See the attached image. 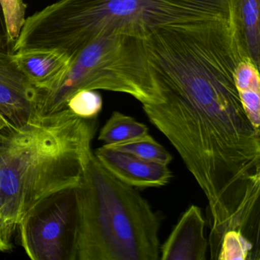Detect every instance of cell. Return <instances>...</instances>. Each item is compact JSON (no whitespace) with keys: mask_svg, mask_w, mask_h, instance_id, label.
<instances>
[{"mask_svg":"<svg viewBox=\"0 0 260 260\" xmlns=\"http://www.w3.org/2000/svg\"><path fill=\"white\" fill-rule=\"evenodd\" d=\"M97 127L66 108L0 130V214L13 229L48 196L81 184Z\"/></svg>","mask_w":260,"mask_h":260,"instance_id":"obj_1","label":"cell"},{"mask_svg":"<svg viewBox=\"0 0 260 260\" xmlns=\"http://www.w3.org/2000/svg\"><path fill=\"white\" fill-rule=\"evenodd\" d=\"M229 17L226 0H59L27 18L19 49H54L71 60L100 35L144 40L155 29Z\"/></svg>","mask_w":260,"mask_h":260,"instance_id":"obj_2","label":"cell"},{"mask_svg":"<svg viewBox=\"0 0 260 260\" xmlns=\"http://www.w3.org/2000/svg\"><path fill=\"white\" fill-rule=\"evenodd\" d=\"M77 260H156L159 219L134 187L120 181L93 152L77 187Z\"/></svg>","mask_w":260,"mask_h":260,"instance_id":"obj_3","label":"cell"},{"mask_svg":"<svg viewBox=\"0 0 260 260\" xmlns=\"http://www.w3.org/2000/svg\"><path fill=\"white\" fill-rule=\"evenodd\" d=\"M85 89L128 94L142 105L162 101L144 40L126 35H100L82 48L54 87L38 90L37 113L66 109L70 99Z\"/></svg>","mask_w":260,"mask_h":260,"instance_id":"obj_4","label":"cell"},{"mask_svg":"<svg viewBox=\"0 0 260 260\" xmlns=\"http://www.w3.org/2000/svg\"><path fill=\"white\" fill-rule=\"evenodd\" d=\"M21 246L32 260H77L80 228L77 188L48 196L19 222Z\"/></svg>","mask_w":260,"mask_h":260,"instance_id":"obj_5","label":"cell"},{"mask_svg":"<svg viewBox=\"0 0 260 260\" xmlns=\"http://www.w3.org/2000/svg\"><path fill=\"white\" fill-rule=\"evenodd\" d=\"M38 89L19 71L12 53L0 50V112L12 126L37 114Z\"/></svg>","mask_w":260,"mask_h":260,"instance_id":"obj_6","label":"cell"},{"mask_svg":"<svg viewBox=\"0 0 260 260\" xmlns=\"http://www.w3.org/2000/svg\"><path fill=\"white\" fill-rule=\"evenodd\" d=\"M93 153L109 173L134 188L164 186L172 178L171 171L165 164L146 160L104 145Z\"/></svg>","mask_w":260,"mask_h":260,"instance_id":"obj_7","label":"cell"},{"mask_svg":"<svg viewBox=\"0 0 260 260\" xmlns=\"http://www.w3.org/2000/svg\"><path fill=\"white\" fill-rule=\"evenodd\" d=\"M205 220L200 208L190 206L161 248L164 260H204L208 240L205 236Z\"/></svg>","mask_w":260,"mask_h":260,"instance_id":"obj_8","label":"cell"},{"mask_svg":"<svg viewBox=\"0 0 260 260\" xmlns=\"http://www.w3.org/2000/svg\"><path fill=\"white\" fill-rule=\"evenodd\" d=\"M19 71L38 90H49L68 71L71 58L54 49H25L12 53Z\"/></svg>","mask_w":260,"mask_h":260,"instance_id":"obj_9","label":"cell"},{"mask_svg":"<svg viewBox=\"0 0 260 260\" xmlns=\"http://www.w3.org/2000/svg\"><path fill=\"white\" fill-rule=\"evenodd\" d=\"M229 16L242 57L260 63V0H226Z\"/></svg>","mask_w":260,"mask_h":260,"instance_id":"obj_10","label":"cell"},{"mask_svg":"<svg viewBox=\"0 0 260 260\" xmlns=\"http://www.w3.org/2000/svg\"><path fill=\"white\" fill-rule=\"evenodd\" d=\"M147 134L148 127L146 124L115 111L100 131L99 141L112 145L132 141Z\"/></svg>","mask_w":260,"mask_h":260,"instance_id":"obj_11","label":"cell"},{"mask_svg":"<svg viewBox=\"0 0 260 260\" xmlns=\"http://www.w3.org/2000/svg\"><path fill=\"white\" fill-rule=\"evenodd\" d=\"M104 146L114 150L131 153L146 160L159 162L167 166L173 159L172 155L160 144L155 141L149 133L121 144L112 145L104 144Z\"/></svg>","mask_w":260,"mask_h":260,"instance_id":"obj_12","label":"cell"},{"mask_svg":"<svg viewBox=\"0 0 260 260\" xmlns=\"http://www.w3.org/2000/svg\"><path fill=\"white\" fill-rule=\"evenodd\" d=\"M253 245L237 230L226 231L220 245L218 260L259 259Z\"/></svg>","mask_w":260,"mask_h":260,"instance_id":"obj_13","label":"cell"},{"mask_svg":"<svg viewBox=\"0 0 260 260\" xmlns=\"http://www.w3.org/2000/svg\"><path fill=\"white\" fill-rule=\"evenodd\" d=\"M0 7L4 13L9 42L13 46L26 20V5L23 0H0Z\"/></svg>","mask_w":260,"mask_h":260,"instance_id":"obj_14","label":"cell"},{"mask_svg":"<svg viewBox=\"0 0 260 260\" xmlns=\"http://www.w3.org/2000/svg\"><path fill=\"white\" fill-rule=\"evenodd\" d=\"M67 108L80 118H97L103 109V99L96 91L85 89L74 94Z\"/></svg>","mask_w":260,"mask_h":260,"instance_id":"obj_15","label":"cell"},{"mask_svg":"<svg viewBox=\"0 0 260 260\" xmlns=\"http://www.w3.org/2000/svg\"><path fill=\"white\" fill-rule=\"evenodd\" d=\"M13 231L14 229L0 214V252H5L11 249L10 238Z\"/></svg>","mask_w":260,"mask_h":260,"instance_id":"obj_16","label":"cell"},{"mask_svg":"<svg viewBox=\"0 0 260 260\" xmlns=\"http://www.w3.org/2000/svg\"><path fill=\"white\" fill-rule=\"evenodd\" d=\"M10 46H11V45L9 42L4 13H3L2 8L0 7V50L9 51V48ZM9 52H10V51H9Z\"/></svg>","mask_w":260,"mask_h":260,"instance_id":"obj_17","label":"cell"},{"mask_svg":"<svg viewBox=\"0 0 260 260\" xmlns=\"http://www.w3.org/2000/svg\"><path fill=\"white\" fill-rule=\"evenodd\" d=\"M11 125L9 122L8 120L7 119L4 114L0 112V130L5 128V127H9Z\"/></svg>","mask_w":260,"mask_h":260,"instance_id":"obj_18","label":"cell"}]
</instances>
